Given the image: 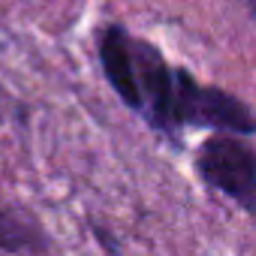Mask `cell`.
<instances>
[{
	"label": "cell",
	"mask_w": 256,
	"mask_h": 256,
	"mask_svg": "<svg viewBox=\"0 0 256 256\" xmlns=\"http://www.w3.org/2000/svg\"><path fill=\"white\" fill-rule=\"evenodd\" d=\"M48 250L42 223L30 208L0 199V253L10 256H36Z\"/></svg>",
	"instance_id": "obj_3"
},
{
	"label": "cell",
	"mask_w": 256,
	"mask_h": 256,
	"mask_svg": "<svg viewBox=\"0 0 256 256\" xmlns=\"http://www.w3.org/2000/svg\"><path fill=\"white\" fill-rule=\"evenodd\" d=\"M96 58L114 96L166 139H181L184 130L256 136V112L244 100L169 64L154 42L124 24L96 30Z\"/></svg>",
	"instance_id": "obj_1"
},
{
	"label": "cell",
	"mask_w": 256,
	"mask_h": 256,
	"mask_svg": "<svg viewBox=\"0 0 256 256\" xmlns=\"http://www.w3.org/2000/svg\"><path fill=\"white\" fill-rule=\"evenodd\" d=\"M193 166L205 187L226 196L241 211L256 214V148L244 136L214 133L202 139Z\"/></svg>",
	"instance_id": "obj_2"
},
{
	"label": "cell",
	"mask_w": 256,
	"mask_h": 256,
	"mask_svg": "<svg viewBox=\"0 0 256 256\" xmlns=\"http://www.w3.org/2000/svg\"><path fill=\"white\" fill-rule=\"evenodd\" d=\"M244 6H247V12H250L253 22H256V0H244Z\"/></svg>",
	"instance_id": "obj_4"
}]
</instances>
